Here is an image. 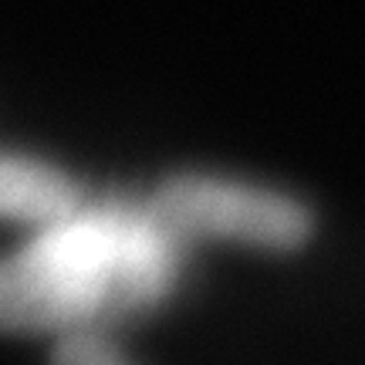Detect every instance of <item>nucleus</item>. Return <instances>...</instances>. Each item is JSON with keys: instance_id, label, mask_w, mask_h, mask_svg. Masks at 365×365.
Segmentation results:
<instances>
[{"instance_id": "2", "label": "nucleus", "mask_w": 365, "mask_h": 365, "mask_svg": "<svg viewBox=\"0 0 365 365\" xmlns=\"http://www.w3.org/2000/svg\"><path fill=\"white\" fill-rule=\"evenodd\" d=\"M75 207L78 190L58 170L31 159L0 156V217L54 223L71 217Z\"/></svg>"}, {"instance_id": "3", "label": "nucleus", "mask_w": 365, "mask_h": 365, "mask_svg": "<svg viewBox=\"0 0 365 365\" xmlns=\"http://www.w3.org/2000/svg\"><path fill=\"white\" fill-rule=\"evenodd\" d=\"M51 365H125V362L102 339H95L88 331H75V335H68L58 345Z\"/></svg>"}, {"instance_id": "1", "label": "nucleus", "mask_w": 365, "mask_h": 365, "mask_svg": "<svg viewBox=\"0 0 365 365\" xmlns=\"http://www.w3.org/2000/svg\"><path fill=\"white\" fill-rule=\"evenodd\" d=\"M145 217L156 223L173 244L180 237L213 234L234 237L254 247L294 250L312 234L308 210L284 196L257 193L244 186L200 176L170 180L149 203Z\"/></svg>"}]
</instances>
